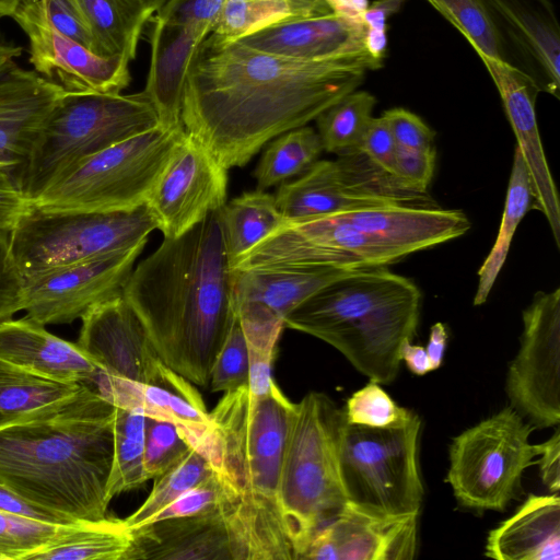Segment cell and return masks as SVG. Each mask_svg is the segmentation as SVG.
I'll use <instances>...</instances> for the list:
<instances>
[{
  "label": "cell",
  "instance_id": "6da1fadb",
  "mask_svg": "<svg viewBox=\"0 0 560 560\" xmlns=\"http://www.w3.org/2000/svg\"><path fill=\"white\" fill-rule=\"evenodd\" d=\"M366 51L302 60L241 42H202L186 77L180 118L226 170L246 165L271 139L306 126L383 67Z\"/></svg>",
  "mask_w": 560,
  "mask_h": 560
},
{
  "label": "cell",
  "instance_id": "7a4b0ae2",
  "mask_svg": "<svg viewBox=\"0 0 560 560\" xmlns=\"http://www.w3.org/2000/svg\"><path fill=\"white\" fill-rule=\"evenodd\" d=\"M220 210L164 238L122 290L161 361L201 387L236 320Z\"/></svg>",
  "mask_w": 560,
  "mask_h": 560
},
{
  "label": "cell",
  "instance_id": "3957f363",
  "mask_svg": "<svg viewBox=\"0 0 560 560\" xmlns=\"http://www.w3.org/2000/svg\"><path fill=\"white\" fill-rule=\"evenodd\" d=\"M115 406L86 386L67 409L0 429V486L74 521L106 517Z\"/></svg>",
  "mask_w": 560,
  "mask_h": 560
},
{
  "label": "cell",
  "instance_id": "277c9868",
  "mask_svg": "<svg viewBox=\"0 0 560 560\" xmlns=\"http://www.w3.org/2000/svg\"><path fill=\"white\" fill-rule=\"evenodd\" d=\"M292 404L273 382L261 396L247 385L226 392L209 412L219 446L214 471L225 491L221 509L235 560L295 559L279 502Z\"/></svg>",
  "mask_w": 560,
  "mask_h": 560
},
{
  "label": "cell",
  "instance_id": "5b68a950",
  "mask_svg": "<svg viewBox=\"0 0 560 560\" xmlns=\"http://www.w3.org/2000/svg\"><path fill=\"white\" fill-rule=\"evenodd\" d=\"M464 211L431 205L383 203L288 220L231 269L291 270L316 267H386L409 254L464 235Z\"/></svg>",
  "mask_w": 560,
  "mask_h": 560
},
{
  "label": "cell",
  "instance_id": "8992f818",
  "mask_svg": "<svg viewBox=\"0 0 560 560\" xmlns=\"http://www.w3.org/2000/svg\"><path fill=\"white\" fill-rule=\"evenodd\" d=\"M421 299L411 279L386 267L355 269L296 306L284 327L327 342L370 381L389 384L417 334Z\"/></svg>",
  "mask_w": 560,
  "mask_h": 560
},
{
  "label": "cell",
  "instance_id": "52a82bcc",
  "mask_svg": "<svg viewBox=\"0 0 560 560\" xmlns=\"http://www.w3.org/2000/svg\"><path fill=\"white\" fill-rule=\"evenodd\" d=\"M343 409L325 394L307 393L289 411L279 502L295 559L347 505L339 466Z\"/></svg>",
  "mask_w": 560,
  "mask_h": 560
},
{
  "label": "cell",
  "instance_id": "ba28073f",
  "mask_svg": "<svg viewBox=\"0 0 560 560\" xmlns=\"http://www.w3.org/2000/svg\"><path fill=\"white\" fill-rule=\"evenodd\" d=\"M160 125L145 91L67 93L43 125L19 182L33 201L81 160Z\"/></svg>",
  "mask_w": 560,
  "mask_h": 560
},
{
  "label": "cell",
  "instance_id": "9c48e42d",
  "mask_svg": "<svg viewBox=\"0 0 560 560\" xmlns=\"http://www.w3.org/2000/svg\"><path fill=\"white\" fill-rule=\"evenodd\" d=\"M185 135L161 125L113 144L71 166L35 199L47 211L133 210L147 198Z\"/></svg>",
  "mask_w": 560,
  "mask_h": 560
},
{
  "label": "cell",
  "instance_id": "30bf717a",
  "mask_svg": "<svg viewBox=\"0 0 560 560\" xmlns=\"http://www.w3.org/2000/svg\"><path fill=\"white\" fill-rule=\"evenodd\" d=\"M158 229L145 203L128 211H47L32 205L10 232L24 281L54 269L129 249Z\"/></svg>",
  "mask_w": 560,
  "mask_h": 560
},
{
  "label": "cell",
  "instance_id": "8fae6325",
  "mask_svg": "<svg viewBox=\"0 0 560 560\" xmlns=\"http://www.w3.org/2000/svg\"><path fill=\"white\" fill-rule=\"evenodd\" d=\"M421 420L374 428L345 422L339 466L348 501L387 515L419 514L423 485L418 463Z\"/></svg>",
  "mask_w": 560,
  "mask_h": 560
},
{
  "label": "cell",
  "instance_id": "7c38bea8",
  "mask_svg": "<svg viewBox=\"0 0 560 560\" xmlns=\"http://www.w3.org/2000/svg\"><path fill=\"white\" fill-rule=\"evenodd\" d=\"M533 429L509 406L453 439L445 480L460 506L504 511L536 456Z\"/></svg>",
  "mask_w": 560,
  "mask_h": 560
},
{
  "label": "cell",
  "instance_id": "4fadbf2b",
  "mask_svg": "<svg viewBox=\"0 0 560 560\" xmlns=\"http://www.w3.org/2000/svg\"><path fill=\"white\" fill-rule=\"evenodd\" d=\"M275 199L284 219L295 220L357 207L406 203L410 194L394 175L353 149L334 161H316L298 179L281 183Z\"/></svg>",
  "mask_w": 560,
  "mask_h": 560
},
{
  "label": "cell",
  "instance_id": "5bb4252c",
  "mask_svg": "<svg viewBox=\"0 0 560 560\" xmlns=\"http://www.w3.org/2000/svg\"><path fill=\"white\" fill-rule=\"evenodd\" d=\"M511 407L534 428L560 421V289L538 291L523 311L521 347L506 374Z\"/></svg>",
  "mask_w": 560,
  "mask_h": 560
},
{
  "label": "cell",
  "instance_id": "9a60e30c",
  "mask_svg": "<svg viewBox=\"0 0 560 560\" xmlns=\"http://www.w3.org/2000/svg\"><path fill=\"white\" fill-rule=\"evenodd\" d=\"M30 42V62L70 94L121 93L130 81L126 55L103 57L63 35L47 19L40 0H22L12 14Z\"/></svg>",
  "mask_w": 560,
  "mask_h": 560
},
{
  "label": "cell",
  "instance_id": "2e32d148",
  "mask_svg": "<svg viewBox=\"0 0 560 560\" xmlns=\"http://www.w3.org/2000/svg\"><path fill=\"white\" fill-rule=\"evenodd\" d=\"M228 171L185 131L145 205L164 238H175L226 203Z\"/></svg>",
  "mask_w": 560,
  "mask_h": 560
},
{
  "label": "cell",
  "instance_id": "e0dca14e",
  "mask_svg": "<svg viewBox=\"0 0 560 560\" xmlns=\"http://www.w3.org/2000/svg\"><path fill=\"white\" fill-rule=\"evenodd\" d=\"M147 241L108 255L54 269L24 281L26 317L46 326L70 324L92 306L119 295Z\"/></svg>",
  "mask_w": 560,
  "mask_h": 560
},
{
  "label": "cell",
  "instance_id": "ac0fdd59",
  "mask_svg": "<svg viewBox=\"0 0 560 560\" xmlns=\"http://www.w3.org/2000/svg\"><path fill=\"white\" fill-rule=\"evenodd\" d=\"M494 30L502 62L560 96V26L550 0H480Z\"/></svg>",
  "mask_w": 560,
  "mask_h": 560
},
{
  "label": "cell",
  "instance_id": "d6986e66",
  "mask_svg": "<svg viewBox=\"0 0 560 560\" xmlns=\"http://www.w3.org/2000/svg\"><path fill=\"white\" fill-rule=\"evenodd\" d=\"M81 320L77 343L98 369L137 383L165 385L171 369L122 293L92 306Z\"/></svg>",
  "mask_w": 560,
  "mask_h": 560
},
{
  "label": "cell",
  "instance_id": "ffe728a7",
  "mask_svg": "<svg viewBox=\"0 0 560 560\" xmlns=\"http://www.w3.org/2000/svg\"><path fill=\"white\" fill-rule=\"evenodd\" d=\"M418 520L419 514L387 515L348 502L315 534L302 559L411 560Z\"/></svg>",
  "mask_w": 560,
  "mask_h": 560
},
{
  "label": "cell",
  "instance_id": "44dd1931",
  "mask_svg": "<svg viewBox=\"0 0 560 560\" xmlns=\"http://www.w3.org/2000/svg\"><path fill=\"white\" fill-rule=\"evenodd\" d=\"M492 79L510 121L516 147L526 165L532 184L534 206L545 214L553 240L560 247V202L540 139L535 83L523 72L490 58H480Z\"/></svg>",
  "mask_w": 560,
  "mask_h": 560
},
{
  "label": "cell",
  "instance_id": "7402d4cb",
  "mask_svg": "<svg viewBox=\"0 0 560 560\" xmlns=\"http://www.w3.org/2000/svg\"><path fill=\"white\" fill-rule=\"evenodd\" d=\"M66 94L15 62L0 74V170L19 179L43 125Z\"/></svg>",
  "mask_w": 560,
  "mask_h": 560
},
{
  "label": "cell",
  "instance_id": "603a6c76",
  "mask_svg": "<svg viewBox=\"0 0 560 560\" xmlns=\"http://www.w3.org/2000/svg\"><path fill=\"white\" fill-rule=\"evenodd\" d=\"M161 11L149 21L150 66L144 91L159 115L160 125L184 128L180 112L188 69L212 28L202 24H178Z\"/></svg>",
  "mask_w": 560,
  "mask_h": 560
},
{
  "label": "cell",
  "instance_id": "cb8c5ba5",
  "mask_svg": "<svg viewBox=\"0 0 560 560\" xmlns=\"http://www.w3.org/2000/svg\"><path fill=\"white\" fill-rule=\"evenodd\" d=\"M130 529V545L122 560H235L221 506Z\"/></svg>",
  "mask_w": 560,
  "mask_h": 560
},
{
  "label": "cell",
  "instance_id": "d4e9b609",
  "mask_svg": "<svg viewBox=\"0 0 560 560\" xmlns=\"http://www.w3.org/2000/svg\"><path fill=\"white\" fill-rule=\"evenodd\" d=\"M0 360L60 382L83 383L97 366L78 343L28 318L0 322Z\"/></svg>",
  "mask_w": 560,
  "mask_h": 560
},
{
  "label": "cell",
  "instance_id": "484cf974",
  "mask_svg": "<svg viewBox=\"0 0 560 560\" xmlns=\"http://www.w3.org/2000/svg\"><path fill=\"white\" fill-rule=\"evenodd\" d=\"M238 42L264 52L302 60L366 51L363 24L335 13L281 23Z\"/></svg>",
  "mask_w": 560,
  "mask_h": 560
},
{
  "label": "cell",
  "instance_id": "4316f807",
  "mask_svg": "<svg viewBox=\"0 0 560 560\" xmlns=\"http://www.w3.org/2000/svg\"><path fill=\"white\" fill-rule=\"evenodd\" d=\"M485 555L498 560H559V495L529 494L514 514L489 533Z\"/></svg>",
  "mask_w": 560,
  "mask_h": 560
},
{
  "label": "cell",
  "instance_id": "83f0119b",
  "mask_svg": "<svg viewBox=\"0 0 560 560\" xmlns=\"http://www.w3.org/2000/svg\"><path fill=\"white\" fill-rule=\"evenodd\" d=\"M353 270L337 267L231 269L233 302L257 304L284 322L296 306L319 289Z\"/></svg>",
  "mask_w": 560,
  "mask_h": 560
},
{
  "label": "cell",
  "instance_id": "f1b7e54d",
  "mask_svg": "<svg viewBox=\"0 0 560 560\" xmlns=\"http://www.w3.org/2000/svg\"><path fill=\"white\" fill-rule=\"evenodd\" d=\"M85 389L81 383L56 381L0 360V429L54 416Z\"/></svg>",
  "mask_w": 560,
  "mask_h": 560
},
{
  "label": "cell",
  "instance_id": "f546056e",
  "mask_svg": "<svg viewBox=\"0 0 560 560\" xmlns=\"http://www.w3.org/2000/svg\"><path fill=\"white\" fill-rule=\"evenodd\" d=\"M330 14L325 0H224L208 38L225 46L281 23Z\"/></svg>",
  "mask_w": 560,
  "mask_h": 560
},
{
  "label": "cell",
  "instance_id": "4dcf8cb0",
  "mask_svg": "<svg viewBox=\"0 0 560 560\" xmlns=\"http://www.w3.org/2000/svg\"><path fill=\"white\" fill-rule=\"evenodd\" d=\"M130 538L125 520L81 521L66 525L31 560H122Z\"/></svg>",
  "mask_w": 560,
  "mask_h": 560
},
{
  "label": "cell",
  "instance_id": "1f68e13d",
  "mask_svg": "<svg viewBox=\"0 0 560 560\" xmlns=\"http://www.w3.org/2000/svg\"><path fill=\"white\" fill-rule=\"evenodd\" d=\"M220 214L230 267L284 220L275 196L262 189L243 192L225 203Z\"/></svg>",
  "mask_w": 560,
  "mask_h": 560
},
{
  "label": "cell",
  "instance_id": "d6a6232c",
  "mask_svg": "<svg viewBox=\"0 0 560 560\" xmlns=\"http://www.w3.org/2000/svg\"><path fill=\"white\" fill-rule=\"evenodd\" d=\"M533 189L523 156L515 147L504 210L495 242L478 270V285L472 301L475 306L482 305L504 265L513 235L532 208Z\"/></svg>",
  "mask_w": 560,
  "mask_h": 560
},
{
  "label": "cell",
  "instance_id": "836d02e7",
  "mask_svg": "<svg viewBox=\"0 0 560 560\" xmlns=\"http://www.w3.org/2000/svg\"><path fill=\"white\" fill-rule=\"evenodd\" d=\"M92 31L93 52L103 57L126 55L135 59L148 25L124 0H78Z\"/></svg>",
  "mask_w": 560,
  "mask_h": 560
},
{
  "label": "cell",
  "instance_id": "e575fe53",
  "mask_svg": "<svg viewBox=\"0 0 560 560\" xmlns=\"http://www.w3.org/2000/svg\"><path fill=\"white\" fill-rule=\"evenodd\" d=\"M322 151L318 133L308 126L294 128L276 137L265 149L254 171L257 188L265 190L304 174L317 161Z\"/></svg>",
  "mask_w": 560,
  "mask_h": 560
},
{
  "label": "cell",
  "instance_id": "d590c367",
  "mask_svg": "<svg viewBox=\"0 0 560 560\" xmlns=\"http://www.w3.org/2000/svg\"><path fill=\"white\" fill-rule=\"evenodd\" d=\"M145 415L115 407L114 459L108 483L110 500L148 481L144 470Z\"/></svg>",
  "mask_w": 560,
  "mask_h": 560
},
{
  "label": "cell",
  "instance_id": "8d00e7d4",
  "mask_svg": "<svg viewBox=\"0 0 560 560\" xmlns=\"http://www.w3.org/2000/svg\"><path fill=\"white\" fill-rule=\"evenodd\" d=\"M376 102L370 92L354 90L320 113L315 120L323 150L338 155L358 149Z\"/></svg>",
  "mask_w": 560,
  "mask_h": 560
},
{
  "label": "cell",
  "instance_id": "74e56055",
  "mask_svg": "<svg viewBox=\"0 0 560 560\" xmlns=\"http://www.w3.org/2000/svg\"><path fill=\"white\" fill-rule=\"evenodd\" d=\"M213 472L209 459L190 446L178 460L156 477L145 501L125 518L127 525L133 528L147 524L158 512Z\"/></svg>",
  "mask_w": 560,
  "mask_h": 560
},
{
  "label": "cell",
  "instance_id": "f35d334b",
  "mask_svg": "<svg viewBox=\"0 0 560 560\" xmlns=\"http://www.w3.org/2000/svg\"><path fill=\"white\" fill-rule=\"evenodd\" d=\"M471 45L479 58L502 61L494 30L480 0H427Z\"/></svg>",
  "mask_w": 560,
  "mask_h": 560
},
{
  "label": "cell",
  "instance_id": "ab89813d",
  "mask_svg": "<svg viewBox=\"0 0 560 560\" xmlns=\"http://www.w3.org/2000/svg\"><path fill=\"white\" fill-rule=\"evenodd\" d=\"M65 526L0 511V560H31Z\"/></svg>",
  "mask_w": 560,
  "mask_h": 560
},
{
  "label": "cell",
  "instance_id": "60d3db41",
  "mask_svg": "<svg viewBox=\"0 0 560 560\" xmlns=\"http://www.w3.org/2000/svg\"><path fill=\"white\" fill-rule=\"evenodd\" d=\"M380 385L370 381L352 394L343 408L347 422L383 428L405 422L412 416V410L398 406Z\"/></svg>",
  "mask_w": 560,
  "mask_h": 560
},
{
  "label": "cell",
  "instance_id": "b9f144b4",
  "mask_svg": "<svg viewBox=\"0 0 560 560\" xmlns=\"http://www.w3.org/2000/svg\"><path fill=\"white\" fill-rule=\"evenodd\" d=\"M189 447L174 423L145 416L144 470L148 480L163 474Z\"/></svg>",
  "mask_w": 560,
  "mask_h": 560
},
{
  "label": "cell",
  "instance_id": "7bdbcfd3",
  "mask_svg": "<svg viewBox=\"0 0 560 560\" xmlns=\"http://www.w3.org/2000/svg\"><path fill=\"white\" fill-rule=\"evenodd\" d=\"M248 347L236 317L217 355L209 385L212 392H231L248 384Z\"/></svg>",
  "mask_w": 560,
  "mask_h": 560
},
{
  "label": "cell",
  "instance_id": "ee69618b",
  "mask_svg": "<svg viewBox=\"0 0 560 560\" xmlns=\"http://www.w3.org/2000/svg\"><path fill=\"white\" fill-rule=\"evenodd\" d=\"M224 502V487L214 471L209 478L190 488L158 512L148 523L199 514L219 508Z\"/></svg>",
  "mask_w": 560,
  "mask_h": 560
},
{
  "label": "cell",
  "instance_id": "f6af8a7d",
  "mask_svg": "<svg viewBox=\"0 0 560 560\" xmlns=\"http://www.w3.org/2000/svg\"><path fill=\"white\" fill-rule=\"evenodd\" d=\"M24 308V280L15 266L10 232L0 231V322Z\"/></svg>",
  "mask_w": 560,
  "mask_h": 560
},
{
  "label": "cell",
  "instance_id": "bcb514c9",
  "mask_svg": "<svg viewBox=\"0 0 560 560\" xmlns=\"http://www.w3.org/2000/svg\"><path fill=\"white\" fill-rule=\"evenodd\" d=\"M397 148L430 150L434 148L435 131L432 130L419 116L401 108L395 107L383 112Z\"/></svg>",
  "mask_w": 560,
  "mask_h": 560
},
{
  "label": "cell",
  "instance_id": "7dc6e473",
  "mask_svg": "<svg viewBox=\"0 0 560 560\" xmlns=\"http://www.w3.org/2000/svg\"><path fill=\"white\" fill-rule=\"evenodd\" d=\"M407 0H374L362 14L364 46L368 54L383 62L387 49V21L396 14Z\"/></svg>",
  "mask_w": 560,
  "mask_h": 560
},
{
  "label": "cell",
  "instance_id": "c3c4849f",
  "mask_svg": "<svg viewBox=\"0 0 560 560\" xmlns=\"http://www.w3.org/2000/svg\"><path fill=\"white\" fill-rule=\"evenodd\" d=\"M44 12L63 35L93 51V35L78 0H40Z\"/></svg>",
  "mask_w": 560,
  "mask_h": 560
},
{
  "label": "cell",
  "instance_id": "681fc988",
  "mask_svg": "<svg viewBox=\"0 0 560 560\" xmlns=\"http://www.w3.org/2000/svg\"><path fill=\"white\" fill-rule=\"evenodd\" d=\"M436 151L397 148L393 174L407 186L422 192L432 180Z\"/></svg>",
  "mask_w": 560,
  "mask_h": 560
},
{
  "label": "cell",
  "instance_id": "f907efd6",
  "mask_svg": "<svg viewBox=\"0 0 560 560\" xmlns=\"http://www.w3.org/2000/svg\"><path fill=\"white\" fill-rule=\"evenodd\" d=\"M358 150L373 163L393 174L397 145L382 116L371 119Z\"/></svg>",
  "mask_w": 560,
  "mask_h": 560
},
{
  "label": "cell",
  "instance_id": "816d5d0a",
  "mask_svg": "<svg viewBox=\"0 0 560 560\" xmlns=\"http://www.w3.org/2000/svg\"><path fill=\"white\" fill-rule=\"evenodd\" d=\"M32 205L18 177L0 170V231L11 232Z\"/></svg>",
  "mask_w": 560,
  "mask_h": 560
},
{
  "label": "cell",
  "instance_id": "f5cc1de1",
  "mask_svg": "<svg viewBox=\"0 0 560 560\" xmlns=\"http://www.w3.org/2000/svg\"><path fill=\"white\" fill-rule=\"evenodd\" d=\"M224 0H182L168 13V21L178 24H202L213 31Z\"/></svg>",
  "mask_w": 560,
  "mask_h": 560
},
{
  "label": "cell",
  "instance_id": "db71d44e",
  "mask_svg": "<svg viewBox=\"0 0 560 560\" xmlns=\"http://www.w3.org/2000/svg\"><path fill=\"white\" fill-rule=\"evenodd\" d=\"M0 511L51 524L70 525L81 522L32 504L2 486H0Z\"/></svg>",
  "mask_w": 560,
  "mask_h": 560
},
{
  "label": "cell",
  "instance_id": "11a10c76",
  "mask_svg": "<svg viewBox=\"0 0 560 560\" xmlns=\"http://www.w3.org/2000/svg\"><path fill=\"white\" fill-rule=\"evenodd\" d=\"M534 450L540 455L539 464L542 483L557 493L560 490V431L557 428L553 434L545 442L535 444Z\"/></svg>",
  "mask_w": 560,
  "mask_h": 560
},
{
  "label": "cell",
  "instance_id": "9f6ffc18",
  "mask_svg": "<svg viewBox=\"0 0 560 560\" xmlns=\"http://www.w3.org/2000/svg\"><path fill=\"white\" fill-rule=\"evenodd\" d=\"M401 360L407 368L416 375H424L432 370L431 361L425 348L406 341L401 348Z\"/></svg>",
  "mask_w": 560,
  "mask_h": 560
},
{
  "label": "cell",
  "instance_id": "6f0895ef",
  "mask_svg": "<svg viewBox=\"0 0 560 560\" xmlns=\"http://www.w3.org/2000/svg\"><path fill=\"white\" fill-rule=\"evenodd\" d=\"M447 345V330L443 323H435L430 330V337L427 345V353L431 361L432 370L441 366Z\"/></svg>",
  "mask_w": 560,
  "mask_h": 560
},
{
  "label": "cell",
  "instance_id": "680465c9",
  "mask_svg": "<svg viewBox=\"0 0 560 560\" xmlns=\"http://www.w3.org/2000/svg\"><path fill=\"white\" fill-rule=\"evenodd\" d=\"M139 16L150 20L163 9H175L182 0H124Z\"/></svg>",
  "mask_w": 560,
  "mask_h": 560
},
{
  "label": "cell",
  "instance_id": "91938a15",
  "mask_svg": "<svg viewBox=\"0 0 560 560\" xmlns=\"http://www.w3.org/2000/svg\"><path fill=\"white\" fill-rule=\"evenodd\" d=\"M22 0H0V16H12Z\"/></svg>",
  "mask_w": 560,
  "mask_h": 560
}]
</instances>
